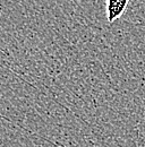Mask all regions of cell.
Returning a JSON list of instances; mask_svg holds the SVG:
<instances>
[{
  "label": "cell",
  "instance_id": "cell-1",
  "mask_svg": "<svg viewBox=\"0 0 145 147\" xmlns=\"http://www.w3.org/2000/svg\"><path fill=\"white\" fill-rule=\"evenodd\" d=\"M130 0H106L107 19L109 24L115 23L126 11Z\"/></svg>",
  "mask_w": 145,
  "mask_h": 147
}]
</instances>
